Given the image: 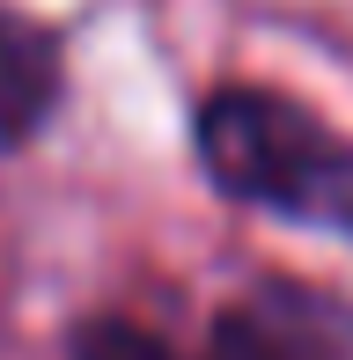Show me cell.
Segmentation results:
<instances>
[{"mask_svg": "<svg viewBox=\"0 0 353 360\" xmlns=\"http://www.w3.org/2000/svg\"><path fill=\"white\" fill-rule=\"evenodd\" d=\"M74 360H176V353L155 331L125 323V316H89L82 331H74Z\"/></svg>", "mask_w": 353, "mask_h": 360, "instance_id": "obj_4", "label": "cell"}, {"mask_svg": "<svg viewBox=\"0 0 353 360\" xmlns=\"http://www.w3.org/2000/svg\"><path fill=\"white\" fill-rule=\"evenodd\" d=\"M59 103V44L30 15L0 8V140H30Z\"/></svg>", "mask_w": 353, "mask_h": 360, "instance_id": "obj_3", "label": "cell"}, {"mask_svg": "<svg viewBox=\"0 0 353 360\" xmlns=\"http://www.w3.org/2000/svg\"><path fill=\"white\" fill-rule=\"evenodd\" d=\"M214 360H353V309L324 287H258L214 316Z\"/></svg>", "mask_w": 353, "mask_h": 360, "instance_id": "obj_2", "label": "cell"}, {"mask_svg": "<svg viewBox=\"0 0 353 360\" xmlns=\"http://www.w3.org/2000/svg\"><path fill=\"white\" fill-rule=\"evenodd\" d=\"M199 162L229 199L287 221L353 228V147L272 89H214L199 103Z\"/></svg>", "mask_w": 353, "mask_h": 360, "instance_id": "obj_1", "label": "cell"}]
</instances>
